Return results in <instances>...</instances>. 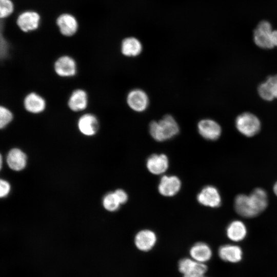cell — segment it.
<instances>
[{
  "label": "cell",
  "instance_id": "6da1fadb",
  "mask_svg": "<svg viewBox=\"0 0 277 277\" xmlns=\"http://www.w3.org/2000/svg\"><path fill=\"white\" fill-rule=\"evenodd\" d=\"M149 131L154 140L164 142L176 135L180 132V127L175 118L167 114L157 121H152L149 126Z\"/></svg>",
  "mask_w": 277,
  "mask_h": 277
},
{
  "label": "cell",
  "instance_id": "7a4b0ae2",
  "mask_svg": "<svg viewBox=\"0 0 277 277\" xmlns=\"http://www.w3.org/2000/svg\"><path fill=\"white\" fill-rule=\"evenodd\" d=\"M235 126L242 134L250 137L259 132L261 123L255 115L249 112H245L237 117L235 120Z\"/></svg>",
  "mask_w": 277,
  "mask_h": 277
},
{
  "label": "cell",
  "instance_id": "3957f363",
  "mask_svg": "<svg viewBox=\"0 0 277 277\" xmlns=\"http://www.w3.org/2000/svg\"><path fill=\"white\" fill-rule=\"evenodd\" d=\"M53 68L56 75L64 78L75 76L77 70L76 61L68 54L58 56L54 63Z\"/></svg>",
  "mask_w": 277,
  "mask_h": 277
},
{
  "label": "cell",
  "instance_id": "277c9868",
  "mask_svg": "<svg viewBox=\"0 0 277 277\" xmlns=\"http://www.w3.org/2000/svg\"><path fill=\"white\" fill-rule=\"evenodd\" d=\"M272 31L271 25L269 22L267 21L260 22L253 33L255 44L261 48H273V46L271 42Z\"/></svg>",
  "mask_w": 277,
  "mask_h": 277
},
{
  "label": "cell",
  "instance_id": "5b68a950",
  "mask_svg": "<svg viewBox=\"0 0 277 277\" xmlns=\"http://www.w3.org/2000/svg\"><path fill=\"white\" fill-rule=\"evenodd\" d=\"M178 267L183 277H205L207 271V266L204 263L189 258L181 259L179 262Z\"/></svg>",
  "mask_w": 277,
  "mask_h": 277
},
{
  "label": "cell",
  "instance_id": "8992f818",
  "mask_svg": "<svg viewBox=\"0 0 277 277\" xmlns=\"http://www.w3.org/2000/svg\"><path fill=\"white\" fill-rule=\"evenodd\" d=\"M41 16L34 11H25L20 13L16 18V23L24 32L36 30L39 25Z\"/></svg>",
  "mask_w": 277,
  "mask_h": 277
},
{
  "label": "cell",
  "instance_id": "52a82bcc",
  "mask_svg": "<svg viewBox=\"0 0 277 277\" xmlns=\"http://www.w3.org/2000/svg\"><path fill=\"white\" fill-rule=\"evenodd\" d=\"M77 127L82 134L86 136H92L98 132L100 124L98 118L94 114L87 113L78 118Z\"/></svg>",
  "mask_w": 277,
  "mask_h": 277
},
{
  "label": "cell",
  "instance_id": "ba28073f",
  "mask_svg": "<svg viewBox=\"0 0 277 277\" xmlns=\"http://www.w3.org/2000/svg\"><path fill=\"white\" fill-rule=\"evenodd\" d=\"M127 103L133 111L141 112L146 110L149 105V98L143 90L134 89L127 94Z\"/></svg>",
  "mask_w": 277,
  "mask_h": 277
},
{
  "label": "cell",
  "instance_id": "9c48e42d",
  "mask_svg": "<svg viewBox=\"0 0 277 277\" xmlns=\"http://www.w3.org/2000/svg\"><path fill=\"white\" fill-rule=\"evenodd\" d=\"M56 24L61 34L66 37L74 35L78 29V23L76 17L68 13L60 15L56 20Z\"/></svg>",
  "mask_w": 277,
  "mask_h": 277
},
{
  "label": "cell",
  "instance_id": "30bf717a",
  "mask_svg": "<svg viewBox=\"0 0 277 277\" xmlns=\"http://www.w3.org/2000/svg\"><path fill=\"white\" fill-rule=\"evenodd\" d=\"M197 200L201 204L216 208L221 204V197L218 190L212 186L204 187L197 195Z\"/></svg>",
  "mask_w": 277,
  "mask_h": 277
},
{
  "label": "cell",
  "instance_id": "8fae6325",
  "mask_svg": "<svg viewBox=\"0 0 277 277\" xmlns=\"http://www.w3.org/2000/svg\"><path fill=\"white\" fill-rule=\"evenodd\" d=\"M23 106L25 109L29 113L37 114L45 111L47 103L45 99L39 94L31 92L25 96Z\"/></svg>",
  "mask_w": 277,
  "mask_h": 277
},
{
  "label": "cell",
  "instance_id": "7c38bea8",
  "mask_svg": "<svg viewBox=\"0 0 277 277\" xmlns=\"http://www.w3.org/2000/svg\"><path fill=\"white\" fill-rule=\"evenodd\" d=\"M181 188L180 179L175 175H164L160 180L158 185L159 193L167 197L176 194Z\"/></svg>",
  "mask_w": 277,
  "mask_h": 277
},
{
  "label": "cell",
  "instance_id": "4fadbf2b",
  "mask_svg": "<svg viewBox=\"0 0 277 277\" xmlns=\"http://www.w3.org/2000/svg\"><path fill=\"white\" fill-rule=\"evenodd\" d=\"M200 134L205 139L211 141L217 140L221 134V128L215 121L211 119H203L197 124Z\"/></svg>",
  "mask_w": 277,
  "mask_h": 277
},
{
  "label": "cell",
  "instance_id": "5bb4252c",
  "mask_svg": "<svg viewBox=\"0 0 277 277\" xmlns=\"http://www.w3.org/2000/svg\"><path fill=\"white\" fill-rule=\"evenodd\" d=\"M234 208L239 215L245 217H253L259 214L249 195H237L234 200Z\"/></svg>",
  "mask_w": 277,
  "mask_h": 277
},
{
  "label": "cell",
  "instance_id": "9a60e30c",
  "mask_svg": "<svg viewBox=\"0 0 277 277\" xmlns=\"http://www.w3.org/2000/svg\"><path fill=\"white\" fill-rule=\"evenodd\" d=\"M143 48V45L141 41L134 36L124 37L120 44L121 52L126 57L138 56L142 53Z\"/></svg>",
  "mask_w": 277,
  "mask_h": 277
},
{
  "label": "cell",
  "instance_id": "2e32d148",
  "mask_svg": "<svg viewBox=\"0 0 277 277\" xmlns=\"http://www.w3.org/2000/svg\"><path fill=\"white\" fill-rule=\"evenodd\" d=\"M88 104V94L85 90L80 88L74 90L67 101L68 108L73 112H80L85 110Z\"/></svg>",
  "mask_w": 277,
  "mask_h": 277
},
{
  "label": "cell",
  "instance_id": "e0dca14e",
  "mask_svg": "<svg viewBox=\"0 0 277 277\" xmlns=\"http://www.w3.org/2000/svg\"><path fill=\"white\" fill-rule=\"evenodd\" d=\"M146 167L153 174L160 175L164 173L169 167V160L164 154H153L146 161Z\"/></svg>",
  "mask_w": 277,
  "mask_h": 277
},
{
  "label": "cell",
  "instance_id": "ac0fdd59",
  "mask_svg": "<svg viewBox=\"0 0 277 277\" xmlns=\"http://www.w3.org/2000/svg\"><path fill=\"white\" fill-rule=\"evenodd\" d=\"M156 240V235L153 231L144 229L136 233L134 239V243L139 250L148 251L154 247Z\"/></svg>",
  "mask_w": 277,
  "mask_h": 277
},
{
  "label": "cell",
  "instance_id": "d6986e66",
  "mask_svg": "<svg viewBox=\"0 0 277 277\" xmlns=\"http://www.w3.org/2000/svg\"><path fill=\"white\" fill-rule=\"evenodd\" d=\"M219 257L225 262L235 263L241 261L242 249L237 245L226 244L221 246L218 250Z\"/></svg>",
  "mask_w": 277,
  "mask_h": 277
},
{
  "label": "cell",
  "instance_id": "ffe728a7",
  "mask_svg": "<svg viewBox=\"0 0 277 277\" xmlns=\"http://www.w3.org/2000/svg\"><path fill=\"white\" fill-rule=\"evenodd\" d=\"M260 96L266 101L277 98V75L268 77L258 88Z\"/></svg>",
  "mask_w": 277,
  "mask_h": 277
},
{
  "label": "cell",
  "instance_id": "44dd1931",
  "mask_svg": "<svg viewBox=\"0 0 277 277\" xmlns=\"http://www.w3.org/2000/svg\"><path fill=\"white\" fill-rule=\"evenodd\" d=\"M7 162L10 168L14 170L19 171L26 166L27 156L20 149L14 148L8 152Z\"/></svg>",
  "mask_w": 277,
  "mask_h": 277
},
{
  "label": "cell",
  "instance_id": "7402d4cb",
  "mask_svg": "<svg viewBox=\"0 0 277 277\" xmlns=\"http://www.w3.org/2000/svg\"><path fill=\"white\" fill-rule=\"evenodd\" d=\"M189 253L193 260L203 263L208 261L212 254L210 247L203 242H198L193 245L191 247Z\"/></svg>",
  "mask_w": 277,
  "mask_h": 277
},
{
  "label": "cell",
  "instance_id": "603a6c76",
  "mask_svg": "<svg viewBox=\"0 0 277 277\" xmlns=\"http://www.w3.org/2000/svg\"><path fill=\"white\" fill-rule=\"evenodd\" d=\"M226 234L230 240L240 242L246 237L247 229L242 222L238 220L233 221L228 226Z\"/></svg>",
  "mask_w": 277,
  "mask_h": 277
},
{
  "label": "cell",
  "instance_id": "cb8c5ba5",
  "mask_svg": "<svg viewBox=\"0 0 277 277\" xmlns=\"http://www.w3.org/2000/svg\"><path fill=\"white\" fill-rule=\"evenodd\" d=\"M258 211L260 213L267 207L268 197L266 191L261 188H256L249 194Z\"/></svg>",
  "mask_w": 277,
  "mask_h": 277
},
{
  "label": "cell",
  "instance_id": "d4e9b609",
  "mask_svg": "<svg viewBox=\"0 0 277 277\" xmlns=\"http://www.w3.org/2000/svg\"><path fill=\"white\" fill-rule=\"evenodd\" d=\"M103 203L104 208L109 211H116L121 205L114 192L106 194L104 197Z\"/></svg>",
  "mask_w": 277,
  "mask_h": 277
},
{
  "label": "cell",
  "instance_id": "484cf974",
  "mask_svg": "<svg viewBox=\"0 0 277 277\" xmlns=\"http://www.w3.org/2000/svg\"><path fill=\"white\" fill-rule=\"evenodd\" d=\"M13 114L12 112L5 106L0 107V128H6L13 121Z\"/></svg>",
  "mask_w": 277,
  "mask_h": 277
},
{
  "label": "cell",
  "instance_id": "4316f807",
  "mask_svg": "<svg viewBox=\"0 0 277 277\" xmlns=\"http://www.w3.org/2000/svg\"><path fill=\"white\" fill-rule=\"evenodd\" d=\"M14 11V5L12 0H0V18L11 16Z\"/></svg>",
  "mask_w": 277,
  "mask_h": 277
},
{
  "label": "cell",
  "instance_id": "83f0119b",
  "mask_svg": "<svg viewBox=\"0 0 277 277\" xmlns=\"http://www.w3.org/2000/svg\"><path fill=\"white\" fill-rule=\"evenodd\" d=\"M1 191L0 196L1 197L6 196L9 192L10 187L9 184L6 181L1 180Z\"/></svg>",
  "mask_w": 277,
  "mask_h": 277
},
{
  "label": "cell",
  "instance_id": "f1b7e54d",
  "mask_svg": "<svg viewBox=\"0 0 277 277\" xmlns=\"http://www.w3.org/2000/svg\"><path fill=\"white\" fill-rule=\"evenodd\" d=\"M121 204L125 203L128 200L127 193L122 189H117L114 192Z\"/></svg>",
  "mask_w": 277,
  "mask_h": 277
},
{
  "label": "cell",
  "instance_id": "f546056e",
  "mask_svg": "<svg viewBox=\"0 0 277 277\" xmlns=\"http://www.w3.org/2000/svg\"><path fill=\"white\" fill-rule=\"evenodd\" d=\"M271 42L273 47H277V30H273L271 33Z\"/></svg>",
  "mask_w": 277,
  "mask_h": 277
},
{
  "label": "cell",
  "instance_id": "4dcf8cb0",
  "mask_svg": "<svg viewBox=\"0 0 277 277\" xmlns=\"http://www.w3.org/2000/svg\"><path fill=\"white\" fill-rule=\"evenodd\" d=\"M273 189L274 193L277 196V182L274 185Z\"/></svg>",
  "mask_w": 277,
  "mask_h": 277
}]
</instances>
